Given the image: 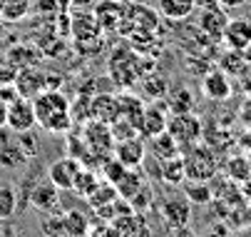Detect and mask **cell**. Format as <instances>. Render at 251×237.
<instances>
[{"mask_svg": "<svg viewBox=\"0 0 251 237\" xmlns=\"http://www.w3.org/2000/svg\"><path fill=\"white\" fill-rule=\"evenodd\" d=\"M25 165H27V157L20 150V145L15 143V135H13L10 140H5L3 145H0V167L15 173V170H23Z\"/></svg>", "mask_w": 251, "mask_h": 237, "instance_id": "20", "label": "cell"}, {"mask_svg": "<svg viewBox=\"0 0 251 237\" xmlns=\"http://www.w3.org/2000/svg\"><path fill=\"white\" fill-rule=\"evenodd\" d=\"M142 90L147 92V97H152V100H159V97H164L169 90H167V80L159 75V73H154V75H150V78H142Z\"/></svg>", "mask_w": 251, "mask_h": 237, "instance_id": "30", "label": "cell"}, {"mask_svg": "<svg viewBox=\"0 0 251 237\" xmlns=\"http://www.w3.org/2000/svg\"><path fill=\"white\" fill-rule=\"evenodd\" d=\"M43 230H45V235L48 237H62L65 235V217L60 215V217H48L45 222H43Z\"/></svg>", "mask_w": 251, "mask_h": 237, "instance_id": "33", "label": "cell"}, {"mask_svg": "<svg viewBox=\"0 0 251 237\" xmlns=\"http://www.w3.org/2000/svg\"><path fill=\"white\" fill-rule=\"evenodd\" d=\"M201 92H204V97L214 100V103H224V100H229L231 92H234L231 78L222 70V67H214V70H209L201 78Z\"/></svg>", "mask_w": 251, "mask_h": 237, "instance_id": "10", "label": "cell"}, {"mask_svg": "<svg viewBox=\"0 0 251 237\" xmlns=\"http://www.w3.org/2000/svg\"><path fill=\"white\" fill-rule=\"evenodd\" d=\"M167 132L176 140L179 150H187L197 143H201L204 138V125L201 118H197L194 113H172L167 120Z\"/></svg>", "mask_w": 251, "mask_h": 237, "instance_id": "4", "label": "cell"}, {"mask_svg": "<svg viewBox=\"0 0 251 237\" xmlns=\"http://www.w3.org/2000/svg\"><path fill=\"white\" fill-rule=\"evenodd\" d=\"M97 187H100V175L92 170V167H85V165H82V170H80V173H77V178H75L73 192L90 197V195H92Z\"/></svg>", "mask_w": 251, "mask_h": 237, "instance_id": "25", "label": "cell"}, {"mask_svg": "<svg viewBox=\"0 0 251 237\" xmlns=\"http://www.w3.org/2000/svg\"><path fill=\"white\" fill-rule=\"evenodd\" d=\"M167 120H169V108L167 103H159L154 100L152 105H145V113H142V125H139V135L142 138H154V135L167 130Z\"/></svg>", "mask_w": 251, "mask_h": 237, "instance_id": "11", "label": "cell"}, {"mask_svg": "<svg viewBox=\"0 0 251 237\" xmlns=\"http://www.w3.org/2000/svg\"><path fill=\"white\" fill-rule=\"evenodd\" d=\"M167 108L172 113H192L194 110V95L189 88H176L172 92H167Z\"/></svg>", "mask_w": 251, "mask_h": 237, "instance_id": "23", "label": "cell"}, {"mask_svg": "<svg viewBox=\"0 0 251 237\" xmlns=\"http://www.w3.org/2000/svg\"><path fill=\"white\" fill-rule=\"evenodd\" d=\"M226 23H229V15H226V10H224L222 5H209V8H204V10H201V18H199L201 32H206V35L214 38V40L222 38Z\"/></svg>", "mask_w": 251, "mask_h": 237, "instance_id": "15", "label": "cell"}, {"mask_svg": "<svg viewBox=\"0 0 251 237\" xmlns=\"http://www.w3.org/2000/svg\"><path fill=\"white\" fill-rule=\"evenodd\" d=\"M219 67L231 78V75H241L246 70V62H244V53H236V50H229L226 55H222L219 60Z\"/></svg>", "mask_w": 251, "mask_h": 237, "instance_id": "27", "label": "cell"}, {"mask_svg": "<svg viewBox=\"0 0 251 237\" xmlns=\"http://www.w3.org/2000/svg\"><path fill=\"white\" fill-rule=\"evenodd\" d=\"M65 232H70V235H85L87 232V220L80 212H70L65 217Z\"/></svg>", "mask_w": 251, "mask_h": 237, "instance_id": "32", "label": "cell"}, {"mask_svg": "<svg viewBox=\"0 0 251 237\" xmlns=\"http://www.w3.org/2000/svg\"><path fill=\"white\" fill-rule=\"evenodd\" d=\"M222 40L226 43L229 50L244 53L251 48V20L246 18H229L224 32H222Z\"/></svg>", "mask_w": 251, "mask_h": 237, "instance_id": "12", "label": "cell"}, {"mask_svg": "<svg viewBox=\"0 0 251 237\" xmlns=\"http://www.w3.org/2000/svg\"><path fill=\"white\" fill-rule=\"evenodd\" d=\"M239 120L244 122V125H249L251 127V95L241 103V108H239Z\"/></svg>", "mask_w": 251, "mask_h": 237, "instance_id": "35", "label": "cell"}, {"mask_svg": "<svg viewBox=\"0 0 251 237\" xmlns=\"http://www.w3.org/2000/svg\"><path fill=\"white\" fill-rule=\"evenodd\" d=\"M120 100V118L127 120L129 125L137 127L139 132V125H142V113H145V103H142V95H134V92H122L117 95Z\"/></svg>", "mask_w": 251, "mask_h": 237, "instance_id": "16", "label": "cell"}, {"mask_svg": "<svg viewBox=\"0 0 251 237\" xmlns=\"http://www.w3.org/2000/svg\"><path fill=\"white\" fill-rule=\"evenodd\" d=\"M112 155H115L125 167H142V162H145V155H147L145 138H142V135H134V138H127V140H117Z\"/></svg>", "mask_w": 251, "mask_h": 237, "instance_id": "13", "label": "cell"}, {"mask_svg": "<svg viewBox=\"0 0 251 237\" xmlns=\"http://www.w3.org/2000/svg\"><path fill=\"white\" fill-rule=\"evenodd\" d=\"M82 143H85V148H87L95 157H100V160L110 157L112 150H115V138H112L110 125H104V122H100V120H87V122L82 125Z\"/></svg>", "mask_w": 251, "mask_h": 237, "instance_id": "5", "label": "cell"}, {"mask_svg": "<svg viewBox=\"0 0 251 237\" xmlns=\"http://www.w3.org/2000/svg\"><path fill=\"white\" fill-rule=\"evenodd\" d=\"M30 10V0H0V15L5 20H20Z\"/></svg>", "mask_w": 251, "mask_h": 237, "instance_id": "29", "label": "cell"}, {"mask_svg": "<svg viewBox=\"0 0 251 237\" xmlns=\"http://www.w3.org/2000/svg\"><path fill=\"white\" fill-rule=\"evenodd\" d=\"M147 65L145 58H139L132 48H115L110 55V62H107V73H110V80L117 88H132L139 83V78H145V70L142 67Z\"/></svg>", "mask_w": 251, "mask_h": 237, "instance_id": "2", "label": "cell"}, {"mask_svg": "<svg viewBox=\"0 0 251 237\" xmlns=\"http://www.w3.org/2000/svg\"><path fill=\"white\" fill-rule=\"evenodd\" d=\"M204 237H229V232L224 230V227H214L211 232H206Z\"/></svg>", "mask_w": 251, "mask_h": 237, "instance_id": "36", "label": "cell"}, {"mask_svg": "<svg viewBox=\"0 0 251 237\" xmlns=\"http://www.w3.org/2000/svg\"><path fill=\"white\" fill-rule=\"evenodd\" d=\"M159 178L169 185V187H179L187 175H184V160L182 155H176V157H169V160H162V167H159Z\"/></svg>", "mask_w": 251, "mask_h": 237, "instance_id": "22", "label": "cell"}, {"mask_svg": "<svg viewBox=\"0 0 251 237\" xmlns=\"http://www.w3.org/2000/svg\"><path fill=\"white\" fill-rule=\"evenodd\" d=\"M147 182H145V175H142V170L139 167H127L125 170V175L115 182V190H117V197H122V200H132L142 187H145Z\"/></svg>", "mask_w": 251, "mask_h": 237, "instance_id": "19", "label": "cell"}, {"mask_svg": "<svg viewBox=\"0 0 251 237\" xmlns=\"http://www.w3.org/2000/svg\"><path fill=\"white\" fill-rule=\"evenodd\" d=\"M5 115H8V105L0 100V127H5Z\"/></svg>", "mask_w": 251, "mask_h": 237, "instance_id": "37", "label": "cell"}, {"mask_svg": "<svg viewBox=\"0 0 251 237\" xmlns=\"http://www.w3.org/2000/svg\"><path fill=\"white\" fill-rule=\"evenodd\" d=\"M80 170H82V162L67 155V157L55 160V162L48 167V180H50L57 190H73L75 178H77Z\"/></svg>", "mask_w": 251, "mask_h": 237, "instance_id": "9", "label": "cell"}, {"mask_svg": "<svg viewBox=\"0 0 251 237\" xmlns=\"http://www.w3.org/2000/svg\"><path fill=\"white\" fill-rule=\"evenodd\" d=\"M15 143L20 145V150L25 152V157H35L40 150V135L35 132V130H25V132H18L15 135Z\"/></svg>", "mask_w": 251, "mask_h": 237, "instance_id": "28", "label": "cell"}, {"mask_svg": "<svg viewBox=\"0 0 251 237\" xmlns=\"http://www.w3.org/2000/svg\"><path fill=\"white\" fill-rule=\"evenodd\" d=\"M241 185H244V192H246V197H251V178H249V180H244Z\"/></svg>", "mask_w": 251, "mask_h": 237, "instance_id": "38", "label": "cell"}, {"mask_svg": "<svg viewBox=\"0 0 251 237\" xmlns=\"http://www.w3.org/2000/svg\"><path fill=\"white\" fill-rule=\"evenodd\" d=\"M120 118V100L112 92H100L90 100V120H100L104 125H112Z\"/></svg>", "mask_w": 251, "mask_h": 237, "instance_id": "14", "label": "cell"}, {"mask_svg": "<svg viewBox=\"0 0 251 237\" xmlns=\"http://www.w3.org/2000/svg\"><path fill=\"white\" fill-rule=\"evenodd\" d=\"M5 127L13 130L15 135H18V132H25V130H32V127H38V122H35V110H32V100L18 95L13 103H8Z\"/></svg>", "mask_w": 251, "mask_h": 237, "instance_id": "8", "label": "cell"}, {"mask_svg": "<svg viewBox=\"0 0 251 237\" xmlns=\"http://www.w3.org/2000/svg\"><path fill=\"white\" fill-rule=\"evenodd\" d=\"M18 212V192L13 185L0 182V220H8Z\"/></svg>", "mask_w": 251, "mask_h": 237, "instance_id": "26", "label": "cell"}, {"mask_svg": "<svg viewBox=\"0 0 251 237\" xmlns=\"http://www.w3.org/2000/svg\"><path fill=\"white\" fill-rule=\"evenodd\" d=\"M32 110H35L38 127L50 135H67L75 125L73 110H70V100L60 90H40L32 97Z\"/></svg>", "mask_w": 251, "mask_h": 237, "instance_id": "1", "label": "cell"}, {"mask_svg": "<svg viewBox=\"0 0 251 237\" xmlns=\"http://www.w3.org/2000/svg\"><path fill=\"white\" fill-rule=\"evenodd\" d=\"M224 170L234 182H244V180L251 178V160L244 157V155H234L224 162Z\"/></svg>", "mask_w": 251, "mask_h": 237, "instance_id": "24", "label": "cell"}, {"mask_svg": "<svg viewBox=\"0 0 251 237\" xmlns=\"http://www.w3.org/2000/svg\"><path fill=\"white\" fill-rule=\"evenodd\" d=\"M70 3H73V5H90L92 0H70Z\"/></svg>", "mask_w": 251, "mask_h": 237, "instance_id": "39", "label": "cell"}, {"mask_svg": "<svg viewBox=\"0 0 251 237\" xmlns=\"http://www.w3.org/2000/svg\"><path fill=\"white\" fill-rule=\"evenodd\" d=\"M184 197L192 202V205H206L211 200V190L206 182H189L184 187Z\"/></svg>", "mask_w": 251, "mask_h": 237, "instance_id": "31", "label": "cell"}, {"mask_svg": "<svg viewBox=\"0 0 251 237\" xmlns=\"http://www.w3.org/2000/svg\"><path fill=\"white\" fill-rule=\"evenodd\" d=\"M18 97V90H15V83H5V85H0V100L8 105L13 103V100Z\"/></svg>", "mask_w": 251, "mask_h": 237, "instance_id": "34", "label": "cell"}, {"mask_svg": "<svg viewBox=\"0 0 251 237\" xmlns=\"http://www.w3.org/2000/svg\"><path fill=\"white\" fill-rule=\"evenodd\" d=\"M45 80H48V78H45L40 70H32V67H27V70H23L20 75H15V90H18V95L32 100L40 90H45Z\"/></svg>", "mask_w": 251, "mask_h": 237, "instance_id": "17", "label": "cell"}, {"mask_svg": "<svg viewBox=\"0 0 251 237\" xmlns=\"http://www.w3.org/2000/svg\"><path fill=\"white\" fill-rule=\"evenodd\" d=\"M25 202H27V205H32L35 210L45 212V215H52L55 210H60L62 197H60V190L50 180H38V182L30 187Z\"/></svg>", "mask_w": 251, "mask_h": 237, "instance_id": "7", "label": "cell"}, {"mask_svg": "<svg viewBox=\"0 0 251 237\" xmlns=\"http://www.w3.org/2000/svg\"><path fill=\"white\" fill-rule=\"evenodd\" d=\"M159 215L164 220L167 227L172 230H184L192 220V202L182 195H172L167 200H162L159 205Z\"/></svg>", "mask_w": 251, "mask_h": 237, "instance_id": "6", "label": "cell"}, {"mask_svg": "<svg viewBox=\"0 0 251 237\" xmlns=\"http://www.w3.org/2000/svg\"><path fill=\"white\" fill-rule=\"evenodd\" d=\"M182 160H184V175L189 182H209L219 170V160H217V152H214L209 145H192L182 152Z\"/></svg>", "mask_w": 251, "mask_h": 237, "instance_id": "3", "label": "cell"}, {"mask_svg": "<svg viewBox=\"0 0 251 237\" xmlns=\"http://www.w3.org/2000/svg\"><path fill=\"white\" fill-rule=\"evenodd\" d=\"M147 150L154 155V160H157V162L182 155V150H179L176 140L172 138V135H169L167 130H164V132H159V135H154V138H150V148H147Z\"/></svg>", "mask_w": 251, "mask_h": 237, "instance_id": "21", "label": "cell"}, {"mask_svg": "<svg viewBox=\"0 0 251 237\" xmlns=\"http://www.w3.org/2000/svg\"><path fill=\"white\" fill-rule=\"evenodd\" d=\"M197 10V0H157V13L167 20H187Z\"/></svg>", "mask_w": 251, "mask_h": 237, "instance_id": "18", "label": "cell"}]
</instances>
